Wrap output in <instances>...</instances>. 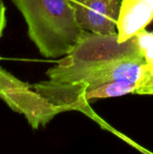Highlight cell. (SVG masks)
Listing matches in <instances>:
<instances>
[{
    "mask_svg": "<svg viewBox=\"0 0 153 154\" xmlns=\"http://www.w3.org/2000/svg\"><path fill=\"white\" fill-rule=\"evenodd\" d=\"M136 38L149 69H153V32L142 30L136 35Z\"/></svg>",
    "mask_w": 153,
    "mask_h": 154,
    "instance_id": "obj_7",
    "label": "cell"
},
{
    "mask_svg": "<svg viewBox=\"0 0 153 154\" xmlns=\"http://www.w3.org/2000/svg\"><path fill=\"white\" fill-rule=\"evenodd\" d=\"M153 21V0H122L117 20L118 42L136 36Z\"/></svg>",
    "mask_w": 153,
    "mask_h": 154,
    "instance_id": "obj_5",
    "label": "cell"
},
{
    "mask_svg": "<svg viewBox=\"0 0 153 154\" xmlns=\"http://www.w3.org/2000/svg\"><path fill=\"white\" fill-rule=\"evenodd\" d=\"M22 14L30 40L41 56L60 58L70 53L81 40L72 0H11Z\"/></svg>",
    "mask_w": 153,
    "mask_h": 154,
    "instance_id": "obj_2",
    "label": "cell"
},
{
    "mask_svg": "<svg viewBox=\"0 0 153 154\" xmlns=\"http://www.w3.org/2000/svg\"><path fill=\"white\" fill-rule=\"evenodd\" d=\"M0 60H3V58H2L1 56H0Z\"/></svg>",
    "mask_w": 153,
    "mask_h": 154,
    "instance_id": "obj_10",
    "label": "cell"
},
{
    "mask_svg": "<svg viewBox=\"0 0 153 154\" xmlns=\"http://www.w3.org/2000/svg\"><path fill=\"white\" fill-rule=\"evenodd\" d=\"M152 32H153V31H152Z\"/></svg>",
    "mask_w": 153,
    "mask_h": 154,
    "instance_id": "obj_11",
    "label": "cell"
},
{
    "mask_svg": "<svg viewBox=\"0 0 153 154\" xmlns=\"http://www.w3.org/2000/svg\"><path fill=\"white\" fill-rule=\"evenodd\" d=\"M0 99L13 111L23 115L33 130L45 127L61 112L24 82L0 67Z\"/></svg>",
    "mask_w": 153,
    "mask_h": 154,
    "instance_id": "obj_3",
    "label": "cell"
},
{
    "mask_svg": "<svg viewBox=\"0 0 153 154\" xmlns=\"http://www.w3.org/2000/svg\"><path fill=\"white\" fill-rule=\"evenodd\" d=\"M137 82L128 81H113L106 83L93 90L87 92L86 99L87 102L101 98H109L123 97L128 94H134Z\"/></svg>",
    "mask_w": 153,
    "mask_h": 154,
    "instance_id": "obj_6",
    "label": "cell"
},
{
    "mask_svg": "<svg viewBox=\"0 0 153 154\" xmlns=\"http://www.w3.org/2000/svg\"><path fill=\"white\" fill-rule=\"evenodd\" d=\"M6 7L3 2V0H0V39L2 38L5 29L6 27Z\"/></svg>",
    "mask_w": 153,
    "mask_h": 154,
    "instance_id": "obj_9",
    "label": "cell"
},
{
    "mask_svg": "<svg viewBox=\"0 0 153 154\" xmlns=\"http://www.w3.org/2000/svg\"><path fill=\"white\" fill-rule=\"evenodd\" d=\"M122 0H72L81 27L98 34L115 33Z\"/></svg>",
    "mask_w": 153,
    "mask_h": 154,
    "instance_id": "obj_4",
    "label": "cell"
},
{
    "mask_svg": "<svg viewBox=\"0 0 153 154\" xmlns=\"http://www.w3.org/2000/svg\"><path fill=\"white\" fill-rule=\"evenodd\" d=\"M134 94L153 95V69H147L137 82Z\"/></svg>",
    "mask_w": 153,
    "mask_h": 154,
    "instance_id": "obj_8",
    "label": "cell"
},
{
    "mask_svg": "<svg viewBox=\"0 0 153 154\" xmlns=\"http://www.w3.org/2000/svg\"><path fill=\"white\" fill-rule=\"evenodd\" d=\"M147 69L136 36L119 42L117 32L85 31L74 50L46 71L49 79L32 84V88L61 113H83L116 134L89 106L86 94L113 81L138 82Z\"/></svg>",
    "mask_w": 153,
    "mask_h": 154,
    "instance_id": "obj_1",
    "label": "cell"
}]
</instances>
